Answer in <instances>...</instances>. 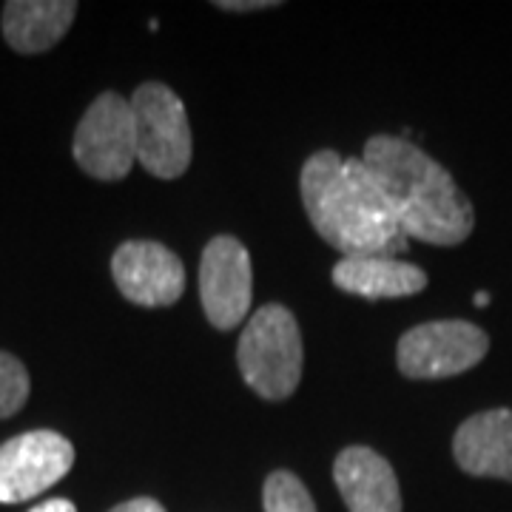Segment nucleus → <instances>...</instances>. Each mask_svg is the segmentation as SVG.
<instances>
[{
  "instance_id": "1",
  "label": "nucleus",
  "mask_w": 512,
  "mask_h": 512,
  "mask_svg": "<svg viewBox=\"0 0 512 512\" xmlns=\"http://www.w3.org/2000/svg\"><path fill=\"white\" fill-rule=\"evenodd\" d=\"M362 163L376 180L407 239L427 245H461L476 228V211L450 171L404 137L376 134Z\"/></svg>"
},
{
  "instance_id": "2",
  "label": "nucleus",
  "mask_w": 512,
  "mask_h": 512,
  "mask_svg": "<svg viewBox=\"0 0 512 512\" xmlns=\"http://www.w3.org/2000/svg\"><path fill=\"white\" fill-rule=\"evenodd\" d=\"M302 205L313 231L342 256L396 254L407 237L362 157L325 148L302 165Z\"/></svg>"
},
{
  "instance_id": "3",
  "label": "nucleus",
  "mask_w": 512,
  "mask_h": 512,
  "mask_svg": "<svg viewBox=\"0 0 512 512\" xmlns=\"http://www.w3.org/2000/svg\"><path fill=\"white\" fill-rule=\"evenodd\" d=\"M239 373L265 402H282L302 382V333L285 305H265L248 319L237 345Z\"/></svg>"
},
{
  "instance_id": "4",
  "label": "nucleus",
  "mask_w": 512,
  "mask_h": 512,
  "mask_svg": "<svg viewBox=\"0 0 512 512\" xmlns=\"http://www.w3.org/2000/svg\"><path fill=\"white\" fill-rule=\"evenodd\" d=\"M137 163L157 180H177L191 165V126L185 103L165 83H143L131 97Z\"/></svg>"
},
{
  "instance_id": "5",
  "label": "nucleus",
  "mask_w": 512,
  "mask_h": 512,
  "mask_svg": "<svg viewBox=\"0 0 512 512\" xmlns=\"http://www.w3.org/2000/svg\"><path fill=\"white\" fill-rule=\"evenodd\" d=\"M487 333L464 319L424 322L399 339L396 362L407 379H450L484 362Z\"/></svg>"
},
{
  "instance_id": "6",
  "label": "nucleus",
  "mask_w": 512,
  "mask_h": 512,
  "mask_svg": "<svg viewBox=\"0 0 512 512\" xmlns=\"http://www.w3.org/2000/svg\"><path fill=\"white\" fill-rule=\"evenodd\" d=\"M72 151L77 165L94 180H123L137 160L131 100L117 92L100 94L74 131Z\"/></svg>"
},
{
  "instance_id": "7",
  "label": "nucleus",
  "mask_w": 512,
  "mask_h": 512,
  "mask_svg": "<svg viewBox=\"0 0 512 512\" xmlns=\"http://www.w3.org/2000/svg\"><path fill=\"white\" fill-rule=\"evenodd\" d=\"M74 447L55 430H29L0 444V504H20L69 476Z\"/></svg>"
},
{
  "instance_id": "8",
  "label": "nucleus",
  "mask_w": 512,
  "mask_h": 512,
  "mask_svg": "<svg viewBox=\"0 0 512 512\" xmlns=\"http://www.w3.org/2000/svg\"><path fill=\"white\" fill-rule=\"evenodd\" d=\"M200 299L208 322L234 330L245 322L254 299L251 254L237 237H214L200 256Z\"/></svg>"
},
{
  "instance_id": "9",
  "label": "nucleus",
  "mask_w": 512,
  "mask_h": 512,
  "mask_svg": "<svg viewBox=\"0 0 512 512\" xmlns=\"http://www.w3.org/2000/svg\"><path fill=\"white\" fill-rule=\"evenodd\" d=\"M111 274L120 293L140 308H168L185 291L180 256L151 239L123 242L111 256Z\"/></svg>"
},
{
  "instance_id": "10",
  "label": "nucleus",
  "mask_w": 512,
  "mask_h": 512,
  "mask_svg": "<svg viewBox=\"0 0 512 512\" xmlns=\"http://www.w3.org/2000/svg\"><path fill=\"white\" fill-rule=\"evenodd\" d=\"M333 481L348 512H402V490L390 461L370 447H345L333 464Z\"/></svg>"
},
{
  "instance_id": "11",
  "label": "nucleus",
  "mask_w": 512,
  "mask_h": 512,
  "mask_svg": "<svg viewBox=\"0 0 512 512\" xmlns=\"http://www.w3.org/2000/svg\"><path fill=\"white\" fill-rule=\"evenodd\" d=\"M453 456L467 476L512 481V410H484L464 421Z\"/></svg>"
},
{
  "instance_id": "12",
  "label": "nucleus",
  "mask_w": 512,
  "mask_h": 512,
  "mask_svg": "<svg viewBox=\"0 0 512 512\" xmlns=\"http://www.w3.org/2000/svg\"><path fill=\"white\" fill-rule=\"evenodd\" d=\"M333 285L362 299H402L424 291L427 274L390 254L342 256L333 265Z\"/></svg>"
},
{
  "instance_id": "13",
  "label": "nucleus",
  "mask_w": 512,
  "mask_h": 512,
  "mask_svg": "<svg viewBox=\"0 0 512 512\" xmlns=\"http://www.w3.org/2000/svg\"><path fill=\"white\" fill-rule=\"evenodd\" d=\"M74 15V0H9L3 6V37L20 55H40L63 40Z\"/></svg>"
},
{
  "instance_id": "14",
  "label": "nucleus",
  "mask_w": 512,
  "mask_h": 512,
  "mask_svg": "<svg viewBox=\"0 0 512 512\" xmlns=\"http://www.w3.org/2000/svg\"><path fill=\"white\" fill-rule=\"evenodd\" d=\"M262 507L265 512H316L308 487L291 470H276L265 478Z\"/></svg>"
},
{
  "instance_id": "15",
  "label": "nucleus",
  "mask_w": 512,
  "mask_h": 512,
  "mask_svg": "<svg viewBox=\"0 0 512 512\" xmlns=\"http://www.w3.org/2000/svg\"><path fill=\"white\" fill-rule=\"evenodd\" d=\"M29 373L20 359L0 350V419H9L23 410L29 399Z\"/></svg>"
},
{
  "instance_id": "16",
  "label": "nucleus",
  "mask_w": 512,
  "mask_h": 512,
  "mask_svg": "<svg viewBox=\"0 0 512 512\" xmlns=\"http://www.w3.org/2000/svg\"><path fill=\"white\" fill-rule=\"evenodd\" d=\"M214 6L225 12H256V9H274L279 3L276 0H217Z\"/></svg>"
},
{
  "instance_id": "17",
  "label": "nucleus",
  "mask_w": 512,
  "mask_h": 512,
  "mask_svg": "<svg viewBox=\"0 0 512 512\" xmlns=\"http://www.w3.org/2000/svg\"><path fill=\"white\" fill-rule=\"evenodd\" d=\"M111 512H165V507L157 501V498H148V495H140V498H131V501H123L117 504Z\"/></svg>"
},
{
  "instance_id": "18",
  "label": "nucleus",
  "mask_w": 512,
  "mask_h": 512,
  "mask_svg": "<svg viewBox=\"0 0 512 512\" xmlns=\"http://www.w3.org/2000/svg\"><path fill=\"white\" fill-rule=\"evenodd\" d=\"M29 512H77L69 498H49V501H43V504H37Z\"/></svg>"
},
{
  "instance_id": "19",
  "label": "nucleus",
  "mask_w": 512,
  "mask_h": 512,
  "mask_svg": "<svg viewBox=\"0 0 512 512\" xmlns=\"http://www.w3.org/2000/svg\"><path fill=\"white\" fill-rule=\"evenodd\" d=\"M473 302H476L478 308H487V305H490V293H476V296H473Z\"/></svg>"
}]
</instances>
